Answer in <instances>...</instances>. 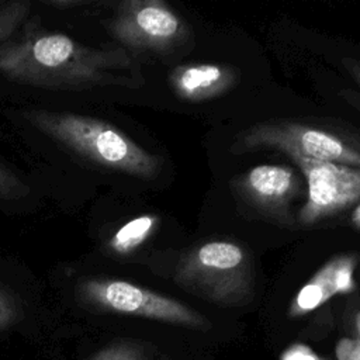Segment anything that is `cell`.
Returning <instances> with one entry per match:
<instances>
[{
  "label": "cell",
  "instance_id": "4fadbf2b",
  "mask_svg": "<svg viewBox=\"0 0 360 360\" xmlns=\"http://www.w3.org/2000/svg\"><path fill=\"white\" fill-rule=\"evenodd\" d=\"M342 65H343L345 70L347 72V75L352 77V80L357 84L359 90L345 89L340 91V94L349 104H352L353 107H356L360 111V60L346 56L342 59Z\"/></svg>",
  "mask_w": 360,
  "mask_h": 360
},
{
  "label": "cell",
  "instance_id": "2e32d148",
  "mask_svg": "<svg viewBox=\"0 0 360 360\" xmlns=\"http://www.w3.org/2000/svg\"><path fill=\"white\" fill-rule=\"evenodd\" d=\"M25 6L24 3H15L10 4L6 10L0 13V41L11 32V30L15 27L17 21L25 14Z\"/></svg>",
  "mask_w": 360,
  "mask_h": 360
},
{
  "label": "cell",
  "instance_id": "ac0fdd59",
  "mask_svg": "<svg viewBox=\"0 0 360 360\" xmlns=\"http://www.w3.org/2000/svg\"><path fill=\"white\" fill-rule=\"evenodd\" d=\"M352 222L354 226L360 228V202L356 205L353 214H352Z\"/></svg>",
  "mask_w": 360,
  "mask_h": 360
},
{
  "label": "cell",
  "instance_id": "52a82bcc",
  "mask_svg": "<svg viewBox=\"0 0 360 360\" xmlns=\"http://www.w3.org/2000/svg\"><path fill=\"white\" fill-rule=\"evenodd\" d=\"M292 160L307 181V200L297 215L300 226H314L360 202L359 167L304 158Z\"/></svg>",
  "mask_w": 360,
  "mask_h": 360
},
{
  "label": "cell",
  "instance_id": "e0dca14e",
  "mask_svg": "<svg viewBox=\"0 0 360 360\" xmlns=\"http://www.w3.org/2000/svg\"><path fill=\"white\" fill-rule=\"evenodd\" d=\"M281 360H321V357L316 356V353H314L308 346L297 343L283 353Z\"/></svg>",
  "mask_w": 360,
  "mask_h": 360
},
{
  "label": "cell",
  "instance_id": "8fae6325",
  "mask_svg": "<svg viewBox=\"0 0 360 360\" xmlns=\"http://www.w3.org/2000/svg\"><path fill=\"white\" fill-rule=\"evenodd\" d=\"M159 218L156 215H141L124 224L110 239L108 246L118 255H128L138 249L156 229Z\"/></svg>",
  "mask_w": 360,
  "mask_h": 360
},
{
  "label": "cell",
  "instance_id": "3957f363",
  "mask_svg": "<svg viewBox=\"0 0 360 360\" xmlns=\"http://www.w3.org/2000/svg\"><path fill=\"white\" fill-rule=\"evenodd\" d=\"M253 264L243 246L207 240L186 252L176 264L174 283L221 307H240L253 297Z\"/></svg>",
  "mask_w": 360,
  "mask_h": 360
},
{
  "label": "cell",
  "instance_id": "5bb4252c",
  "mask_svg": "<svg viewBox=\"0 0 360 360\" xmlns=\"http://www.w3.org/2000/svg\"><path fill=\"white\" fill-rule=\"evenodd\" d=\"M356 336L340 339L336 345L338 360H360V311L356 315Z\"/></svg>",
  "mask_w": 360,
  "mask_h": 360
},
{
  "label": "cell",
  "instance_id": "7a4b0ae2",
  "mask_svg": "<svg viewBox=\"0 0 360 360\" xmlns=\"http://www.w3.org/2000/svg\"><path fill=\"white\" fill-rule=\"evenodd\" d=\"M24 117L48 138L101 167L139 179H152L159 172L156 155L107 121L46 110L27 111Z\"/></svg>",
  "mask_w": 360,
  "mask_h": 360
},
{
  "label": "cell",
  "instance_id": "ba28073f",
  "mask_svg": "<svg viewBox=\"0 0 360 360\" xmlns=\"http://www.w3.org/2000/svg\"><path fill=\"white\" fill-rule=\"evenodd\" d=\"M235 193L250 207L273 215L285 217L302 190L298 174L283 165H259L232 181Z\"/></svg>",
  "mask_w": 360,
  "mask_h": 360
},
{
  "label": "cell",
  "instance_id": "5b68a950",
  "mask_svg": "<svg viewBox=\"0 0 360 360\" xmlns=\"http://www.w3.org/2000/svg\"><path fill=\"white\" fill-rule=\"evenodd\" d=\"M80 298L93 308L139 316L191 329H210V321L172 297L115 278H89L79 285Z\"/></svg>",
  "mask_w": 360,
  "mask_h": 360
},
{
  "label": "cell",
  "instance_id": "8992f818",
  "mask_svg": "<svg viewBox=\"0 0 360 360\" xmlns=\"http://www.w3.org/2000/svg\"><path fill=\"white\" fill-rule=\"evenodd\" d=\"M111 37L132 51L166 52L188 34L183 18L162 0H127L108 22Z\"/></svg>",
  "mask_w": 360,
  "mask_h": 360
},
{
  "label": "cell",
  "instance_id": "6da1fadb",
  "mask_svg": "<svg viewBox=\"0 0 360 360\" xmlns=\"http://www.w3.org/2000/svg\"><path fill=\"white\" fill-rule=\"evenodd\" d=\"M132 66L125 49L90 48L60 32H32L0 48V73L13 82L39 87L131 84L132 79L121 70Z\"/></svg>",
  "mask_w": 360,
  "mask_h": 360
},
{
  "label": "cell",
  "instance_id": "9a60e30c",
  "mask_svg": "<svg viewBox=\"0 0 360 360\" xmlns=\"http://www.w3.org/2000/svg\"><path fill=\"white\" fill-rule=\"evenodd\" d=\"M18 319V307L13 295L0 285V330L7 329Z\"/></svg>",
  "mask_w": 360,
  "mask_h": 360
},
{
  "label": "cell",
  "instance_id": "277c9868",
  "mask_svg": "<svg viewBox=\"0 0 360 360\" xmlns=\"http://www.w3.org/2000/svg\"><path fill=\"white\" fill-rule=\"evenodd\" d=\"M274 149L291 159L332 162L360 169V142L339 132L290 120L257 122L238 134L232 150Z\"/></svg>",
  "mask_w": 360,
  "mask_h": 360
},
{
  "label": "cell",
  "instance_id": "30bf717a",
  "mask_svg": "<svg viewBox=\"0 0 360 360\" xmlns=\"http://www.w3.org/2000/svg\"><path fill=\"white\" fill-rule=\"evenodd\" d=\"M238 82L233 66L224 63H186L169 73L173 93L188 103H202L228 93Z\"/></svg>",
  "mask_w": 360,
  "mask_h": 360
},
{
  "label": "cell",
  "instance_id": "9c48e42d",
  "mask_svg": "<svg viewBox=\"0 0 360 360\" xmlns=\"http://www.w3.org/2000/svg\"><path fill=\"white\" fill-rule=\"evenodd\" d=\"M359 262L360 256L354 252L332 256L298 290L290 302L287 315L290 318L304 316L326 304L330 298L354 291V271Z\"/></svg>",
  "mask_w": 360,
  "mask_h": 360
},
{
  "label": "cell",
  "instance_id": "7c38bea8",
  "mask_svg": "<svg viewBox=\"0 0 360 360\" xmlns=\"http://www.w3.org/2000/svg\"><path fill=\"white\" fill-rule=\"evenodd\" d=\"M30 193V187L0 162V200H20Z\"/></svg>",
  "mask_w": 360,
  "mask_h": 360
}]
</instances>
